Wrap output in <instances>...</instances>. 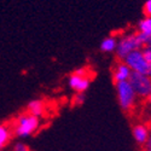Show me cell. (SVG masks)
Returning <instances> with one entry per match:
<instances>
[{
    "label": "cell",
    "instance_id": "cell-1",
    "mask_svg": "<svg viewBox=\"0 0 151 151\" xmlns=\"http://www.w3.org/2000/svg\"><path fill=\"white\" fill-rule=\"evenodd\" d=\"M144 46L145 40L143 37L137 32H129L117 37V46L115 52L120 60H123L128 55H131L134 51H138V50H142Z\"/></svg>",
    "mask_w": 151,
    "mask_h": 151
},
{
    "label": "cell",
    "instance_id": "cell-2",
    "mask_svg": "<svg viewBox=\"0 0 151 151\" xmlns=\"http://www.w3.org/2000/svg\"><path fill=\"white\" fill-rule=\"evenodd\" d=\"M41 122L39 117H35L28 112H22L19 114L14 123V134L19 138V139H24V138L32 137L37 129L40 128Z\"/></svg>",
    "mask_w": 151,
    "mask_h": 151
},
{
    "label": "cell",
    "instance_id": "cell-3",
    "mask_svg": "<svg viewBox=\"0 0 151 151\" xmlns=\"http://www.w3.org/2000/svg\"><path fill=\"white\" fill-rule=\"evenodd\" d=\"M115 91H116L117 103H119L120 108L124 112H132L135 109L139 98L137 97V94L133 91L129 82L126 81V82L115 83Z\"/></svg>",
    "mask_w": 151,
    "mask_h": 151
},
{
    "label": "cell",
    "instance_id": "cell-4",
    "mask_svg": "<svg viewBox=\"0 0 151 151\" xmlns=\"http://www.w3.org/2000/svg\"><path fill=\"white\" fill-rule=\"evenodd\" d=\"M123 62L129 67L132 73H138L151 78V63L145 59L142 53V50L132 52L123 59Z\"/></svg>",
    "mask_w": 151,
    "mask_h": 151
},
{
    "label": "cell",
    "instance_id": "cell-5",
    "mask_svg": "<svg viewBox=\"0 0 151 151\" xmlns=\"http://www.w3.org/2000/svg\"><path fill=\"white\" fill-rule=\"evenodd\" d=\"M128 82L139 99H145L147 97L151 90V78L138 73H132Z\"/></svg>",
    "mask_w": 151,
    "mask_h": 151
},
{
    "label": "cell",
    "instance_id": "cell-6",
    "mask_svg": "<svg viewBox=\"0 0 151 151\" xmlns=\"http://www.w3.org/2000/svg\"><path fill=\"white\" fill-rule=\"evenodd\" d=\"M150 124L146 122H137L132 127V135L134 142L139 146H146L150 143Z\"/></svg>",
    "mask_w": 151,
    "mask_h": 151
},
{
    "label": "cell",
    "instance_id": "cell-7",
    "mask_svg": "<svg viewBox=\"0 0 151 151\" xmlns=\"http://www.w3.org/2000/svg\"><path fill=\"white\" fill-rule=\"evenodd\" d=\"M68 85L75 93H85L90 88L91 78L90 76H80L76 74H71L68 79Z\"/></svg>",
    "mask_w": 151,
    "mask_h": 151
},
{
    "label": "cell",
    "instance_id": "cell-8",
    "mask_svg": "<svg viewBox=\"0 0 151 151\" xmlns=\"http://www.w3.org/2000/svg\"><path fill=\"white\" fill-rule=\"evenodd\" d=\"M131 75H132V70L123 60L117 62L114 65V68H112V80H114L115 83L128 81Z\"/></svg>",
    "mask_w": 151,
    "mask_h": 151
},
{
    "label": "cell",
    "instance_id": "cell-9",
    "mask_svg": "<svg viewBox=\"0 0 151 151\" xmlns=\"http://www.w3.org/2000/svg\"><path fill=\"white\" fill-rule=\"evenodd\" d=\"M135 32L145 40V45H146L147 41L151 39V17H149V16L143 17L138 22Z\"/></svg>",
    "mask_w": 151,
    "mask_h": 151
},
{
    "label": "cell",
    "instance_id": "cell-10",
    "mask_svg": "<svg viewBox=\"0 0 151 151\" xmlns=\"http://www.w3.org/2000/svg\"><path fill=\"white\" fill-rule=\"evenodd\" d=\"M27 112L35 117H41L45 112V104L41 99H33L27 105Z\"/></svg>",
    "mask_w": 151,
    "mask_h": 151
},
{
    "label": "cell",
    "instance_id": "cell-11",
    "mask_svg": "<svg viewBox=\"0 0 151 151\" xmlns=\"http://www.w3.org/2000/svg\"><path fill=\"white\" fill-rule=\"evenodd\" d=\"M12 134H14V132H12L9 124L0 123V151L9 145L12 139Z\"/></svg>",
    "mask_w": 151,
    "mask_h": 151
},
{
    "label": "cell",
    "instance_id": "cell-12",
    "mask_svg": "<svg viewBox=\"0 0 151 151\" xmlns=\"http://www.w3.org/2000/svg\"><path fill=\"white\" fill-rule=\"evenodd\" d=\"M117 46V37L111 35V36H106L102 40L99 45V50L104 53H110V52H115Z\"/></svg>",
    "mask_w": 151,
    "mask_h": 151
},
{
    "label": "cell",
    "instance_id": "cell-13",
    "mask_svg": "<svg viewBox=\"0 0 151 151\" xmlns=\"http://www.w3.org/2000/svg\"><path fill=\"white\" fill-rule=\"evenodd\" d=\"M85 100H86L85 93H75V96L73 97V104L75 106H80L85 103Z\"/></svg>",
    "mask_w": 151,
    "mask_h": 151
},
{
    "label": "cell",
    "instance_id": "cell-14",
    "mask_svg": "<svg viewBox=\"0 0 151 151\" xmlns=\"http://www.w3.org/2000/svg\"><path fill=\"white\" fill-rule=\"evenodd\" d=\"M12 151H30L29 146L27 144H24L22 142H18L14 145V147H12Z\"/></svg>",
    "mask_w": 151,
    "mask_h": 151
},
{
    "label": "cell",
    "instance_id": "cell-15",
    "mask_svg": "<svg viewBox=\"0 0 151 151\" xmlns=\"http://www.w3.org/2000/svg\"><path fill=\"white\" fill-rule=\"evenodd\" d=\"M142 53H143V56L145 57V59L151 63V46L145 45V46L142 48Z\"/></svg>",
    "mask_w": 151,
    "mask_h": 151
},
{
    "label": "cell",
    "instance_id": "cell-16",
    "mask_svg": "<svg viewBox=\"0 0 151 151\" xmlns=\"http://www.w3.org/2000/svg\"><path fill=\"white\" fill-rule=\"evenodd\" d=\"M145 105H146V114H147V116L151 117V90H150L147 97L145 98Z\"/></svg>",
    "mask_w": 151,
    "mask_h": 151
},
{
    "label": "cell",
    "instance_id": "cell-17",
    "mask_svg": "<svg viewBox=\"0 0 151 151\" xmlns=\"http://www.w3.org/2000/svg\"><path fill=\"white\" fill-rule=\"evenodd\" d=\"M144 14L145 16L151 17V0H146L144 4Z\"/></svg>",
    "mask_w": 151,
    "mask_h": 151
},
{
    "label": "cell",
    "instance_id": "cell-18",
    "mask_svg": "<svg viewBox=\"0 0 151 151\" xmlns=\"http://www.w3.org/2000/svg\"><path fill=\"white\" fill-rule=\"evenodd\" d=\"M74 74L80 75V76H88V69H86L85 67H82V68H78L76 70L74 71Z\"/></svg>",
    "mask_w": 151,
    "mask_h": 151
},
{
    "label": "cell",
    "instance_id": "cell-19",
    "mask_svg": "<svg viewBox=\"0 0 151 151\" xmlns=\"http://www.w3.org/2000/svg\"><path fill=\"white\" fill-rule=\"evenodd\" d=\"M142 151H151V144H147L146 146H144Z\"/></svg>",
    "mask_w": 151,
    "mask_h": 151
},
{
    "label": "cell",
    "instance_id": "cell-20",
    "mask_svg": "<svg viewBox=\"0 0 151 151\" xmlns=\"http://www.w3.org/2000/svg\"><path fill=\"white\" fill-rule=\"evenodd\" d=\"M150 131H151V123H150ZM149 144H151V134H150V143Z\"/></svg>",
    "mask_w": 151,
    "mask_h": 151
},
{
    "label": "cell",
    "instance_id": "cell-21",
    "mask_svg": "<svg viewBox=\"0 0 151 151\" xmlns=\"http://www.w3.org/2000/svg\"><path fill=\"white\" fill-rule=\"evenodd\" d=\"M146 45H149V46H151V39H150V40L147 41V44H146Z\"/></svg>",
    "mask_w": 151,
    "mask_h": 151
}]
</instances>
